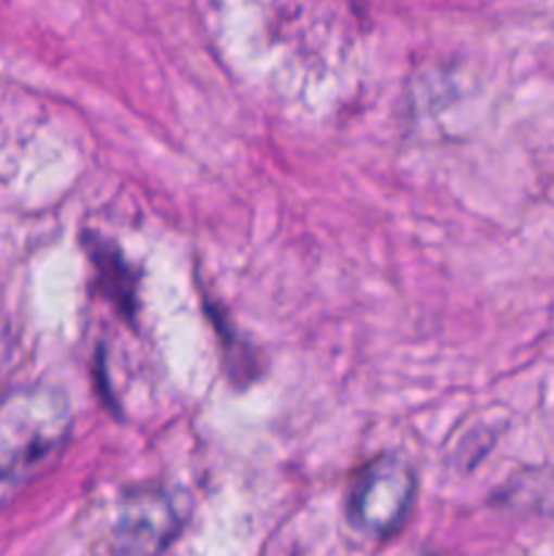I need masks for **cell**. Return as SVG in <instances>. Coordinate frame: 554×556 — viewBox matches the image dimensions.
Masks as SVG:
<instances>
[{
	"label": "cell",
	"instance_id": "cell-3",
	"mask_svg": "<svg viewBox=\"0 0 554 556\" xmlns=\"http://www.w3.org/2000/svg\"><path fill=\"white\" fill-rule=\"evenodd\" d=\"M177 514L163 494L128 497L117 521V548L125 556H155L172 541Z\"/></svg>",
	"mask_w": 554,
	"mask_h": 556
},
{
	"label": "cell",
	"instance_id": "cell-1",
	"mask_svg": "<svg viewBox=\"0 0 554 556\" xmlns=\"http://www.w3.org/2000/svg\"><path fill=\"white\" fill-rule=\"evenodd\" d=\"M68 396L22 386L0 396V508L58 456L71 434Z\"/></svg>",
	"mask_w": 554,
	"mask_h": 556
},
{
	"label": "cell",
	"instance_id": "cell-2",
	"mask_svg": "<svg viewBox=\"0 0 554 556\" xmlns=\"http://www.w3.org/2000/svg\"><path fill=\"white\" fill-rule=\"evenodd\" d=\"M416 497V476L407 462L378 456L353 478L348 489V519L375 538H389L405 525Z\"/></svg>",
	"mask_w": 554,
	"mask_h": 556
}]
</instances>
